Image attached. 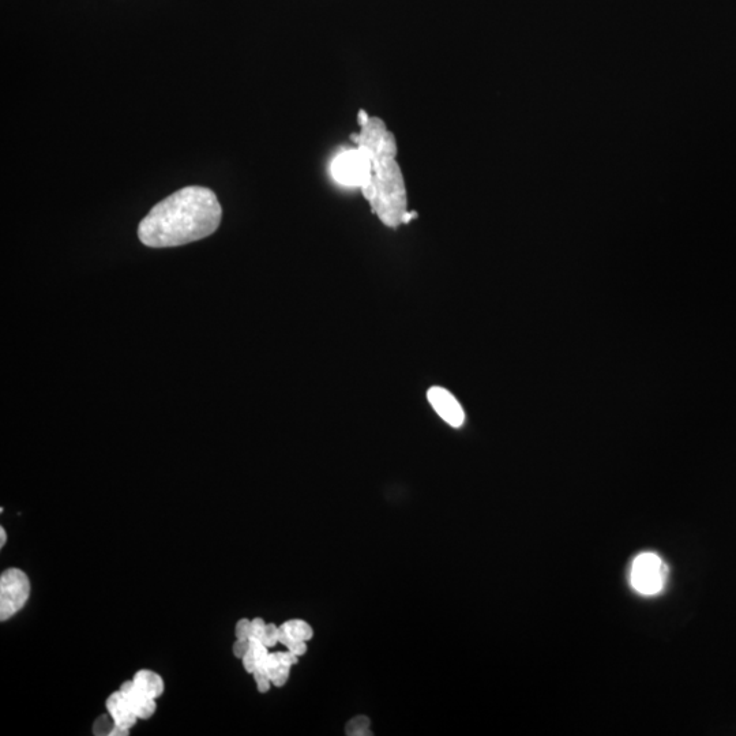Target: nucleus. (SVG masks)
I'll return each mask as SVG.
<instances>
[{
	"label": "nucleus",
	"mask_w": 736,
	"mask_h": 736,
	"mask_svg": "<svg viewBox=\"0 0 736 736\" xmlns=\"http://www.w3.org/2000/svg\"><path fill=\"white\" fill-rule=\"evenodd\" d=\"M221 217L223 209L212 190L184 187L153 206L138 227V238L152 249L183 246L216 232Z\"/></svg>",
	"instance_id": "obj_1"
},
{
	"label": "nucleus",
	"mask_w": 736,
	"mask_h": 736,
	"mask_svg": "<svg viewBox=\"0 0 736 736\" xmlns=\"http://www.w3.org/2000/svg\"><path fill=\"white\" fill-rule=\"evenodd\" d=\"M360 190L386 227L398 228L416 216L408 212L407 186L396 157L374 161L373 178Z\"/></svg>",
	"instance_id": "obj_2"
},
{
	"label": "nucleus",
	"mask_w": 736,
	"mask_h": 736,
	"mask_svg": "<svg viewBox=\"0 0 736 736\" xmlns=\"http://www.w3.org/2000/svg\"><path fill=\"white\" fill-rule=\"evenodd\" d=\"M359 125L362 130L354 138L356 148L362 150L368 159L374 163V161L385 159V157L397 156L396 137L382 119L360 111Z\"/></svg>",
	"instance_id": "obj_3"
},
{
	"label": "nucleus",
	"mask_w": 736,
	"mask_h": 736,
	"mask_svg": "<svg viewBox=\"0 0 736 736\" xmlns=\"http://www.w3.org/2000/svg\"><path fill=\"white\" fill-rule=\"evenodd\" d=\"M32 584L25 570L9 567L0 574V621L6 622L24 610L30 599Z\"/></svg>",
	"instance_id": "obj_4"
},
{
	"label": "nucleus",
	"mask_w": 736,
	"mask_h": 736,
	"mask_svg": "<svg viewBox=\"0 0 736 736\" xmlns=\"http://www.w3.org/2000/svg\"><path fill=\"white\" fill-rule=\"evenodd\" d=\"M667 581V566L659 555L644 552L633 561L630 569V584L634 591L645 596L657 595L663 591Z\"/></svg>",
	"instance_id": "obj_5"
},
{
	"label": "nucleus",
	"mask_w": 736,
	"mask_h": 736,
	"mask_svg": "<svg viewBox=\"0 0 736 736\" xmlns=\"http://www.w3.org/2000/svg\"><path fill=\"white\" fill-rule=\"evenodd\" d=\"M332 174L337 183L362 189L373 178V161L358 148L347 150L334 159Z\"/></svg>",
	"instance_id": "obj_6"
},
{
	"label": "nucleus",
	"mask_w": 736,
	"mask_h": 736,
	"mask_svg": "<svg viewBox=\"0 0 736 736\" xmlns=\"http://www.w3.org/2000/svg\"><path fill=\"white\" fill-rule=\"evenodd\" d=\"M427 398L431 407L438 413L439 418L445 420L449 426L454 428L463 426L465 422L464 409L449 390L434 386V388L428 390Z\"/></svg>",
	"instance_id": "obj_7"
},
{
	"label": "nucleus",
	"mask_w": 736,
	"mask_h": 736,
	"mask_svg": "<svg viewBox=\"0 0 736 736\" xmlns=\"http://www.w3.org/2000/svg\"><path fill=\"white\" fill-rule=\"evenodd\" d=\"M120 692L125 694L126 700L129 701L131 708L138 716L140 720H148L150 717L155 715L157 709V700L155 698L146 696L144 692H141L133 679L126 681L120 686Z\"/></svg>",
	"instance_id": "obj_8"
},
{
	"label": "nucleus",
	"mask_w": 736,
	"mask_h": 736,
	"mask_svg": "<svg viewBox=\"0 0 736 736\" xmlns=\"http://www.w3.org/2000/svg\"><path fill=\"white\" fill-rule=\"evenodd\" d=\"M105 707H107V712L110 713L118 727L131 730L137 724L138 720H140L135 715L129 701L126 700L125 694L120 692V690L110 694V697L105 701Z\"/></svg>",
	"instance_id": "obj_9"
},
{
	"label": "nucleus",
	"mask_w": 736,
	"mask_h": 736,
	"mask_svg": "<svg viewBox=\"0 0 736 736\" xmlns=\"http://www.w3.org/2000/svg\"><path fill=\"white\" fill-rule=\"evenodd\" d=\"M133 682L141 692H144L146 696L159 700L165 692V682L160 674L156 671L148 670V668H142L135 672Z\"/></svg>",
	"instance_id": "obj_10"
},
{
	"label": "nucleus",
	"mask_w": 736,
	"mask_h": 736,
	"mask_svg": "<svg viewBox=\"0 0 736 736\" xmlns=\"http://www.w3.org/2000/svg\"><path fill=\"white\" fill-rule=\"evenodd\" d=\"M281 627L292 637V640L310 641L314 636L313 627L302 619H291L283 623Z\"/></svg>",
	"instance_id": "obj_11"
},
{
	"label": "nucleus",
	"mask_w": 736,
	"mask_h": 736,
	"mask_svg": "<svg viewBox=\"0 0 736 736\" xmlns=\"http://www.w3.org/2000/svg\"><path fill=\"white\" fill-rule=\"evenodd\" d=\"M347 734L351 736L373 735V732H370V719L366 716L355 717L348 723Z\"/></svg>",
	"instance_id": "obj_12"
},
{
	"label": "nucleus",
	"mask_w": 736,
	"mask_h": 736,
	"mask_svg": "<svg viewBox=\"0 0 736 736\" xmlns=\"http://www.w3.org/2000/svg\"><path fill=\"white\" fill-rule=\"evenodd\" d=\"M114 727V719L107 712V715L97 717L95 724H93V734L97 736H110Z\"/></svg>",
	"instance_id": "obj_13"
},
{
	"label": "nucleus",
	"mask_w": 736,
	"mask_h": 736,
	"mask_svg": "<svg viewBox=\"0 0 736 736\" xmlns=\"http://www.w3.org/2000/svg\"><path fill=\"white\" fill-rule=\"evenodd\" d=\"M266 672H268L269 678L272 679L274 686L283 687L288 682L291 667L279 664V666L270 667Z\"/></svg>",
	"instance_id": "obj_14"
},
{
	"label": "nucleus",
	"mask_w": 736,
	"mask_h": 736,
	"mask_svg": "<svg viewBox=\"0 0 736 736\" xmlns=\"http://www.w3.org/2000/svg\"><path fill=\"white\" fill-rule=\"evenodd\" d=\"M261 641L264 642L268 648H273L274 645L280 644V627L274 625V623H268V625H266L264 637H262Z\"/></svg>",
	"instance_id": "obj_15"
},
{
	"label": "nucleus",
	"mask_w": 736,
	"mask_h": 736,
	"mask_svg": "<svg viewBox=\"0 0 736 736\" xmlns=\"http://www.w3.org/2000/svg\"><path fill=\"white\" fill-rule=\"evenodd\" d=\"M253 675L255 683H257L258 692L262 694L268 693L270 686L273 685L268 672L261 670V668H257V671H255Z\"/></svg>",
	"instance_id": "obj_16"
},
{
	"label": "nucleus",
	"mask_w": 736,
	"mask_h": 736,
	"mask_svg": "<svg viewBox=\"0 0 736 736\" xmlns=\"http://www.w3.org/2000/svg\"><path fill=\"white\" fill-rule=\"evenodd\" d=\"M266 625H268V623H266L262 618L253 619V621H251L250 640L261 641L265 634Z\"/></svg>",
	"instance_id": "obj_17"
},
{
	"label": "nucleus",
	"mask_w": 736,
	"mask_h": 736,
	"mask_svg": "<svg viewBox=\"0 0 736 736\" xmlns=\"http://www.w3.org/2000/svg\"><path fill=\"white\" fill-rule=\"evenodd\" d=\"M251 621L250 619H239L235 627V636L239 640H250Z\"/></svg>",
	"instance_id": "obj_18"
},
{
	"label": "nucleus",
	"mask_w": 736,
	"mask_h": 736,
	"mask_svg": "<svg viewBox=\"0 0 736 736\" xmlns=\"http://www.w3.org/2000/svg\"><path fill=\"white\" fill-rule=\"evenodd\" d=\"M274 655H276V659L279 664H283V666L288 667L295 666V664L298 663L299 659V656H296L295 653H292L291 651L276 652L274 653Z\"/></svg>",
	"instance_id": "obj_19"
},
{
	"label": "nucleus",
	"mask_w": 736,
	"mask_h": 736,
	"mask_svg": "<svg viewBox=\"0 0 736 736\" xmlns=\"http://www.w3.org/2000/svg\"><path fill=\"white\" fill-rule=\"evenodd\" d=\"M250 649V640H239V638H236L234 647H232V651H234L235 657H238V659L240 660H242V657L246 655V653L249 652Z\"/></svg>",
	"instance_id": "obj_20"
},
{
	"label": "nucleus",
	"mask_w": 736,
	"mask_h": 736,
	"mask_svg": "<svg viewBox=\"0 0 736 736\" xmlns=\"http://www.w3.org/2000/svg\"><path fill=\"white\" fill-rule=\"evenodd\" d=\"M242 663L244 670L250 672V674H254V672L257 671L258 660L257 657L254 656V653L251 652V649L242 657Z\"/></svg>",
	"instance_id": "obj_21"
},
{
	"label": "nucleus",
	"mask_w": 736,
	"mask_h": 736,
	"mask_svg": "<svg viewBox=\"0 0 736 736\" xmlns=\"http://www.w3.org/2000/svg\"><path fill=\"white\" fill-rule=\"evenodd\" d=\"M288 651L295 653L296 656H303L307 652V641L295 640L289 645Z\"/></svg>",
	"instance_id": "obj_22"
},
{
	"label": "nucleus",
	"mask_w": 736,
	"mask_h": 736,
	"mask_svg": "<svg viewBox=\"0 0 736 736\" xmlns=\"http://www.w3.org/2000/svg\"><path fill=\"white\" fill-rule=\"evenodd\" d=\"M130 730H127V728L118 727L115 724L114 730L111 731L110 736H129Z\"/></svg>",
	"instance_id": "obj_23"
},
{
	"label": "nucleus",
	"mask_w": 736,
	"mask_h": 736,
	"mask_svg": "<svg viewBox=\"0 0 736 736\" xmlns=\"http://www.w3.org/2000/svg\"><path fill=\"white\" fill-rule=\"evenodd\" d=\"M7 543V532L5 527H0V548L6 546Z\"/></svg>",
	"instance_id": "obj_24"
}]
</instances>
